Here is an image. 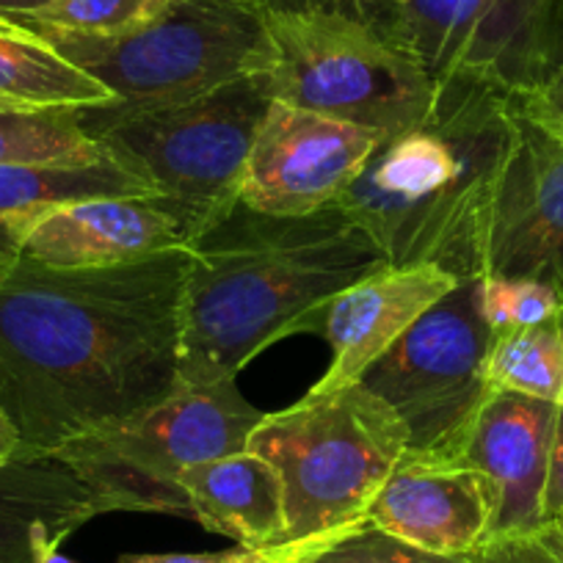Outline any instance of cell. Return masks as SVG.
Wrapping results in <instances>:
<instances>
[{
	"label": "cell",
	"mask_w": 563,
	"mask_h": 563,
	"mask_svg": "<svg viewBox=\"0 0 563 563\" xmlns=\"http://www.w3.org/2000/svg\"><path fill=\"white\" fill-rule=\"evenodd\" d=\"M106 161L80 111H14L0 106V166H97Z\"/></svg>",
	"instance_id": "44dd1931"
},
{
	"label": "cell",
	"mask_w": 563,
	"mask_h": 563,
	"mask_svg": "<svg viewBox=\"0 0 563 563\" xmlns=\"http://www.w3.org/2000/svg\"><path fill=\"white\" fill-rule=\"evenodd\" d=\"M268 12H305V9H327V12H349L365 18L376 0H263Z\"/></svg>",
	"instance_id": "f1b7e54d"
},
{
	"label": "cell",
	"mask_w": 563,
	"mask_h": 563,
	"mask_svg": "<svg viewBox=\"0 0 563 563\" xmlns=\"http://www.w3.org/2000/svg\"><path fill=\"white\" fill-rule=\"evenodd\" d=\"M89 519V495L56 459L18 451L0 473V563H34L40 541L62 544Z\"/></svg>",
	"instance_id": "ac0fdd59"
},
{
	"label": "cell",
	"mask_w": 563,
	"mask_h": 563,
	"mask_svg": "<svg viewBox=\"0 0 563 563\" xmlns=\"http://www.w3.org/2000/svg\"><path fill=\"white\" fill-rule=\"evenodd\" d=\"M188 265V249L78 271L20 257L0 282V411L20 451L47 456L180 387Z\"/></svg>",
	"instance_id": "6da1fadb"
},
{
	"label": "cell",
	"mask_w": 563,
	"mask_h": 563,
	"mask_svg": "<svg viewBox=\"0 0 563 563\" xmlns=\"http://www.w3.org/2000/svg\"><path fill=\"white\" fill-rule=\"evenodd\" d=\"M18 451H20L18 429H14V422L0 411V473L7 470V464L12 462Z\"/></svg>",
	"instance_id": "4dcf8cb0"
},
{
	"label": "cell",
	"mask_w": 563,
	"mask_h": 563,
	"mask_svg": "<svg viewBox=\"0 0 563 563\" xmlns=\"http://www.w3.org/2000/svg\"><path fill=\"white\" fill-rule=\"evenodd\" d=\"M58 547H62V544H56V541H51V539L40 541V547H36V561L34 563H78V561H73V558L64 555Z\"/></svg>",
	"instance_id": "d6a6232c"
},
{
	"label": "cell",
	"mask_w": 563,
	"mask_h": 563,
	"mask_svg": "<svg viewBox=\"0 0 563 563\" xmlns=\"http://www.w3.org/2000/svg\"><path fill=\"white\" fill-rule=\"evenodd\" d=\"M536 541L555 558V563H563V517L541 525V528L536 530Z\"/></svg>",
	"instance_id": "f546056e"
},
{
	"label": "cell",
	"mask_w": 563,
	"mask_h": 563,
	"mask_svg": "<svg viewBox=\"0 0 563 563\" xmlns=\"http://www.w3.org/2000/svg\"><path fill=\"white\" fill-rule=\"evenodd\" d=\"M511 102L517 111L539 122L541 128L550 130L552 135L563 141V64L528 95H511Z\"/></svg>",
	"instance_id": "484cf974"
},
{
	"label": "cell",
	"mask_w": 563,
	"mask_h": 563,
	"mask_svg": "<svg viewBox=\"0 0 563 563\" xmlns=\"http://www.w3.org/2000/svg\"><path fill=\"white\" fill-rule=\"evenodd\" d=\"M484 276H525L563 288V141L517 108Z\"/></svg>",
	"instance_id": "7c38bea8"
},
{
	"label": "cell",
	"mask_w": 563,
	"mask_h": 563,
	"mask_svg": "<svg viewBox=\"0 0 563 563\" xmlns=\"http://www.w3.org/2000/svg\"><path fill=\"white\" fill-rule=\"evenodd\" d=\"M558 517H563V406H558L555 429H552L544 497H541V525Z\"/></svg>",
	"instance_id": "83f0119b"
},
{
	"label": "cell",
	"mask_w": 563,
	"mask_h": 563,
	"mask_svg": "<svg viewBox=\"0 0 563 563\" xmlns=\"http://www.w3.org/2000/svg\"><path fill=\"white\" fill-rule=\"evenodd\" d=\"M376 3H389V7H400V3H406V0H376ZM373 3V7H376Z\"/></svg>",
	"instance_id": "836d02e7"
},
{
	"label": "cell",
	"mask_w": 563,
	"mask_h": 563,
	"mask_svg": "<svg viewBox=\"0 0 563 563\" xmlns=\"http://www.w3.org/2000/svg\"><path fill=\"white\" fill-rule=\"evenodd\" d=\"M172 0H51L42 12L14 20H29L73 34L117 36L147 25Z\"/></svg>",
	"instance_id": "cb8c5ba5"
},
{
	"label": "cell",
	"mask_w": 563,
	"mask_h": 563,
	"mask_svg": "<svg viewBox=\"0 0 563 563\" xmlns=\"http://www.w3.org/2000/svg\"><path fill=\"white\" fill-rule=\"evenodd\" d=\"M119 563H271L268 550L232 547L221 552H128Z\"/></svg>",
	"instance_id": "4316f807"
},
{
	"label": "cell",
	"mask_w": 563,
	"mask_h": 563,
	"mask_svg": "<svg viewBox=\"0 0 563 563\" xmlns=\"http://www.w3.org/2000/svg\"><path fill=\"white\" fill-rule=\"evenodd\" d=\"M191 519L249 550L276 547L285 536V486L268 459L252 451L191 464L180 473Z\"/></svg>",
	"instance_id": "e0dca14e"
},
{
	"label": "cell",
	"mask_w": 563,
	"mask_h": 563,
	"mask_svg": "<svg viewBox=\"0 0 563 563\" xmlns=\"http://www.w3.org/2000/svg\"><path fill=\"white\" fill-rule=\"evenodd\" d=\"M235 382L180 384L161 404L75 437L47 456L78 478L95 517L144 511L191 519L180 486L183 470L246 451L249 434L265 417Z\"/></svg>",
	"instance_id": "8992f818"
},
{
	"label": "cell",
	"mask_w": 563,
	"mask_h": 563,
	"mask_svg": "<svg viewBox=\"0 0 563 563\" xmlns=\"http://www.w3.org/2000/svg\"><path fill=\"white\" fill-rule=\"evenodd\" d=\"M555 415L558 404L550 400L495 389L475 417L459 462L484 473L497 492L486 541L525 539L541 528V497Z\"/></svg>",
	"instance_id": "2e32d148"
},
{
	"label": "cell",
	"mask_w": 563,
	"mask_h": 563,
	"mask_svg": "<svg viewBox=\"0 0 563 563\" xmlns=\"http://www.w3.org/2000/svg\"><path fill=\"white\" fill-rule=\"evenodd\" d=\"M188 216L158 194L95 197L45 210L29 230L20 257L47 268H111L188 249Z\"/></svg>",
	"instance_id": "4fadbf2b"
},
{
	"label": "cell",
	"mask_w": 563,
	"mask_h": 563,
	"mask_svg": "<svg viewBox=\"0 0 563 563\" xmlns=\"http://www.w3.org/2000/svg\"><path fill=\"white\" fill-rule=\"evenodd\" d=\"M492 343L481 279H464L373 362L360 384L404 420L406 451L459 459L475 417L495 395L486 373Z\"/></svg>",
	"instance_id": "9c48e42d"
},
{
	"label": "cell",
	"mask_w": 563,
	"mask_h": 563,
	"mask_svg": "<svg viewBox=\"0 0 563 563\" xmlns=\"http://www.w3.org/2000/svg\"><path fill=\"white\" fill-rule=\"evenodd\" d=\"M180 310V384L210 387L276 340L316 332L334 296L387 268L340 205L271 216L238 202L188 246Z\"/></svg>",
	"instance_id": "7a4b0ae2"
},
{
	"label": "cell",
	"mask_w": 563,
	"mask_h": 563,
	"mask_svg": "<svg viewBox=\"0 0 563 563\" xmlns=\"http://www.w3.org/2000/svg\"><path fill=\"white\" fill-rule=\"evenodd\" d=\"M511 144V95L475 78L437 80L426 117L384 135L338 205L395 268L481 279Z\"/></svg>",
	"instance_id": "3957f363"
},
{
	"label": "cell",
	"mask_w": 563,
	"mask_h": 563,
	"mask_svg": "<svg viewBox=\"0 0 563 563\" xmlns=\"http://www.w3.org/2000/svg\"><path fill=\"white\" fill-rule=\"evenodd\" d=\"M497 492L459 459L406 451L373 497L365 519L409 544L442 555H475L495 519Z\"/></svg>",
	"instance_id": "5bb4252c"
},
{
	"label": "cell",
	"mask_w": 563,
	"mask_h": 563,
	"mask_svg": "<svg viewBox=\"0 0 563 563\" xmlns=\"http://www.w3.org/2000/svg\"><path fill=\"white\" fill-rule=\"evenodd\" d=\"M456 288V276L437 265H387L334 296L316 327L332 345V365L310 393H305L307 398H323L360 384L373 362L382 360L431 307Z\"/></svg>",
	"instance_id": "9a60e30c"
},
{
	"label": "cell",
	"mask_w": 563,
	"mask_h": 563,
	"mask_svg": "<svg viewBox=\"0 0 563 563\" xmlns=\"http://www.w3.org/2000/svg\"><path fill=\"white\" fill-rule=\"evenodd\" d=\"M365 18L434 84L475 78L528 95L563 64V0H406Z\"/></svg>",
	"instance_id": "30bf717a"
},
{
	"label": "cell",
	"mask_w": 563,
	"mask_h": 563,
	"mask_svg": "<svg viewBox=\"0 0 563 563\" xmlns=\"http://www.w3.org/2000/svg\"><path fill=\"white\" fill-rule=\"evenodd\" d=\"M271 555V552H268ZM271 563H478L470 555H442L409 544L373 522H360L332 539L290 555L271 558Z\"/></svg>",
	"instance_id": "603a6c76"
},
{
	"label": "cell",
	"mask_w": 563,
	"mask_h": 563,
	"mask_svg": "<svg viewBox=\"0 0 563 563\" xmlns=\"http://www.w3.org/2000/svg\"><path fill=\"white\" fill-rule=\"evenodd\" d=\"M563 307V288L525 276H481V312L497 334L547 321Z\"/></svg>",
	"instance_id": "d4e9b609"
},
{
	"label": "cell",
	"mask_w": 563,
	"mask_h": 563,
	"mask_svg": "<svg viewBox=\"0 0 563 563\" xmlns=\"http://www.w3.org/2000/svg\"><path fill=\"white\" fill-rule=\"evenodd\" d=\"M153 194L113 161L97 166H0V282L20 263L34 221L56 205L95 197Z\"/></svg>",
	"instance_id": "d6986e66"
},
{
	"label": "cell",
	"mask_w": 563,
	"mask_h": 563,
	"mask_svg": "<svg viewBox=\"0 0 563 563\" xmlns=\"http://www.w3.org/2000/svg\"><path fill=\"white\" fill-rule=\"evenodd\" d=\"M384 135L271 100L254 133L241 202L271 216H310L338 205Z\"/></svg>",
	"instance_id": "8fae6325"
},
{
	"label": "cell",
	"mask_w": 563,
	"mask_h": 563,
	"mask_svg": "<svg viewBox=\"0 0 563 563\" xmlns=\"http://www.w3.org/2000/svg\"><path fill=\"white\" fill-rule=\"evenodd\" d=\"M111 102V89L67 62L45 36L0 14V106L40 113L89 111Z\"/></svg>",
	"instance_id": "ffe728a7"
},
{
	"label": "cell",
	"mask_w": 563,
	"mask_h": 563,
	"mask_svg": "<svg viewBox=\"0 0 563 563\" xmlns=\"http://www.w3.org/2000/svg\"><path fill=\"white\" fill-rule=\"evenodd\" d=\"M271 100L307 108L378 135L420 122L434 100L429 73L376 23L349 12H268Z\"/></svg>",
	"instance_id": "ba28073f"
},
{
	"label": "cell",
	"mask_w": 563,
	"mask_h": 563,
	"mask_svg": "<svg viewBox=\"0 0 563 563\" xmlns=\"http://www.w3.org/2000/svg\"><path fill=\"white\" fill-rule=\"evenodd\" d=\"M486 373L495 389L563 406V307L536 327L497 334Z\"/></svg>",
	"instance_id": "7402d4cb"
},
{
	"label": "cell",
	"mask_w": 563,
	"mask_h": 563,
	"mask_svg": "<svg viewBox=\"0 0 563 563\" xmlns=\"http://www.w3.org/2000/svg\"><path fill=\"white\" fill-rule=\"evenodd\" d=\"M20 23L111 89L113 102L102 108L108 113L175 106L274 67L263 0H172L147 25L117 36Z\"/></svg>",
	"instance_id": "5b68a950"
},
{
	"label": "cell",
	"mask_w": 563,
	"mask_h": 563,
	"mask_svg": "<svg viewBox=\"0 0 563 563\" xmlns=\"http://www.w3.org/2000/svg\"><path fill=\"white\" fill-rule=\"evenodd\" d=\"M406 448L404 420L362 384L265 411L246 451L268 459L285 486V536L265 547L271 558L307 550L365 522Z\"/></svg>",
	"instance_id": "277c9868"
},
{
	"label": "cell",
	"mask_w": 563,
	"mask_h": 563,
	"mask_svg": "<svg viewBox=\"0 0 563 563\" xmlns=\"http://www.w3.org/2000/svg\"><path fill=\"white\" fill-rule=\"evenodd\" d=\"M271 97L257 78L135 113L80 111L108 161L188 216L194 238L241 202V183Z\"/></svg>",
	"instance_id": "52a82bcc"
},
{
	"label": "cell",
	"mask_w": 563,
	"mask_h": 563,
	"mask_svg": "<svg viewBox=\"0 0 563 563\" xmlns=\"http://www.w3.org/2000/svg\"><path fill=\"white\" fill-rule=\"evenodd\" d=\"M51 0H0V14L3 18H31L42 12Z\"/></svg>",
	"instance_id": "1f68e13d"
}]
</instances>
